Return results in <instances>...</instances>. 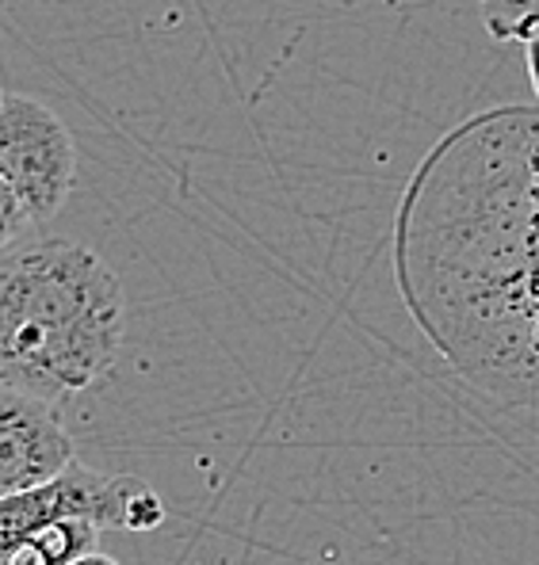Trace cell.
Wrapping results in <instances>:
<instances>
[{"instance_id":"6da1fadb","label":"cell","mask_w":539,"mask_h":565,"mask_svg":"<svg viewBox=\"0 0 539 565\" xmlns=\"http://www.w3.org/2000/svg\"><path fill=\"white\" fill-rule=\"evenodd\" d=\"M394 276L467 386L539 413V107L455 127L398 211Z\"/></svg>"},{"instance_id":"7a4b0ae2","label":"cell","mask_w":539,"mask_h":565,"mask_svg":"<svg viewBox=\"0 0 539 565\" xmlns=\"http://www.w3.org/2000/svg\"><path fill=\"white\" fill-rule=\"evenodd\" d=\"M127 295L88 245L35 241L0 260V386L62 405L115 367Z\"/></svg>"},{"instance_id":"3957f363","label":"cell","mask_w":539,"mask_h":565,"mask_svg":"<svg viewBox=\"0 0 539 565\" xmlns=\"http://www.w3.org/2000/svg\"><path fill=\"white\" fill-rule=\"evenodd\" d=\"M169 516L149 481L135 473H96L88 467H65L54 481L0 501V558L57 520H88L99 531H157Z\"/></svg>"},{"instance_id":"277c9868","label":"cell","mask_w":539,"mask_h":565,"mask_svg":"<svg viewBox=\"0 0 539 565\" xmlns=\"http://www.w3.org/2000/svg\"><path fill=\"white\" fill-rule=\"evenodd\" d=\"M77 141L35 96L0 88V180L31 222H50L77 184Z\"/></svg>"},{"instance_id":"5b68a950","label":"cell","mask_w":539,"mask_h":565,"mask_svg":"<svg viewBox=\"0 0 539 565\" xmlns=\"http://www.w3.org/2000/svg\"><path fill=\"white\" fill-rule=\"evenodd\" d=\"M73 462L57 405L0 386V501L46 486Z\"/></svg>"},{"instance_id":"8992f818","label":"cell","mask_w":539,"mask_h":565,"mask_svg":"<svg viewBox=\"0 0 539 565\" xmlns=\"http://www.w3.org/2000/svg\"><path fill=\"white\" fill-rule=\"evenodd\" d=\"M99 527L88 520H57L46 523L43 531L28 535L15 543L12 551L0 558V565H70L85 551H96Z\"/></svg>"},{"instance_id":"52a82bcc","label":"cell","mask_w":539,"mask_h":565,"mask_svg":"<svg viewBox=\"0 0 539 565\" xmlns=\"http://www.w3.org/2000/svg\"><path fill=\"white\" fill-rule=\"evenodd\" d=\"M483 23L501 43H528L539 35V0H478Z\"/></svg>"},{"instance_id":"ba28073f","label":"cell","mask_w":539,"mask_h":565,"mask_svg":"<svg viewBox=\"0 0 539 565\" xmlns=\"http://www.w3.org/2000/svg\"><path fill=\"white\" fill-rule=\"evenodd\" d=\"M28 226H31V214L23 211V203L15 199V191L0 180V248H8L12 241H20V234Z\"/></svg>"},{"instance_id":"9c48e42d","label":"cell","mask_w":539,"mask_h":565,"mask_svg":"<svg viewBox=\"0 0 539 565\" xmlns=\"http://www.w3.org/2000/svg\"><path fill=\"white\" fill-rule=\"evenodd\" d=\"M525 57H528V81H532V93L539 99V35L525 43Z\"/></svg>"},{"instance_id":"30bf717a","label":"cell","mask_w":539,"mask_h":565,"mask_svg":"<svg viewBox=\"0 0 539 565\" xmlns=\"http://www.w3.org/2000/svg\"><path fill=\"white\" fill-rule=\"evenodd\" d=\"M70 565H119V562L107 558L104 551H85V554H81V558H73Z\"/></svg>"}]
</instances>
